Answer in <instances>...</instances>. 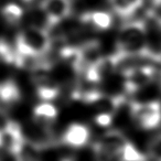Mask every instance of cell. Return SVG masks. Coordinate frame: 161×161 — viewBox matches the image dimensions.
I'll use <instances>...</instances> for the list:
<instances>
[{
	"label": "cell",
	"instance_id": "obj_1",
	"mask_svg": "<svg viewBox=\"0 0 161 161\" xmlns=\"http://www.w3.org/2000/svg\"><path fill=\"white\" fill-rule=\"evenodd\" d=\"M96 161H146V157L119 130H108L93 143Z\"/></svg>",
	"mask_w": 161,
	"mask_h": 161
},
{
	"label": "cell",
	"instance_id": "obj_2",
	"mask_svg": "<svg viewBox=\"0 0 161 161\" xmlns=\"http://www.w3.org/2000/svg\"><path fill=\"white\" fill-rule=\"evenodd\" d=\"M116 52L148 58V25L143 20H131L121 25L116 40Z\"/></svg>",
	"mask_w": 161,
	"mask_h": 161
},
{
	"label": "cell",
	"instance_id": "obj_3",
	"mask_svg": "<svg viewBox=\"0 0 161 161\" xmlns=\"http://www.w3.org/2000/svg\"><path fill=\"white\" fill-rule=\"evenodd\" d=\"M51 36L41 27H29L19 32L16 40V58H41L51 49Z\"/></svg>",
	"mask_w": 161,
	"mask_h": 161
},
{
	"label": "cell",
	"instance_id": "obj_4",
	"mask_svg": "<svg viewBox=\"0 0 161 161\" xmlns=\"http://www.w3.org/2000/svg\"><path fill=\"white\" fill-rule=\"evenodd\" d=\"M130 114L140 128L154 129L161 124V102H134L130 105Z\"/></svg>",
	"mask_w": 161,
	"mask_h": 161
},
{
	"label": "cell",
	"instance_id": "obj_5",
	"mask_svg": "<svg viewBox=\"0 0 161 161\" xmlns=\"http://www.w3.org/2000/svg\"><path fill=\"white\" fill-rule=\"evenodd\" d=\"M121 75L124 77L125 91L128 94H135L151 83L156 75V69L152 64L141 63L126 69Z\"/></svg>",
	"mask_w": 161,
	"mask_h": 161
},
{
	"label": "cell",
	"instance_id": "obj_6",
	"mask_svg": "<svg viewBox=\"0 0 161 161\" xmlns=\"http://www.w3.org/2000/svg\"><path fill=\"white\" fill-rule=\"evenodd\" d=\"M47 69L49 66L43 65L32 71V80L36 96L42 102H52L58 98L61 93L60 85Z\"/></svg>",
	"mask_w": 161,
	"mask_h": 161
},
{
	"label": "cell",
	"instance_id": "obj_7",
	"mask_svg": "<svg viewBox=\"0 0 161 161\" xmlns=\"http://www.w3.org/2000/svg\"><path fill=\"white\" fill-rule=\"evenodd\" d=\"M115 72H117V61L116 54L114 53L107 56L102 55L98 60L88 65L83 73L88 83L97 84L103 82Z\"/></svg>",
	"mask_w": 161,
	"mask_h": 161
},
{
	"label": "cell",
	"instance_id": "obj_8",
	"mask_svg": "<svg viewBox=\"0 0 161 161\" xmlns=\"http://www.w3.org/2000/svg\"><path fill=\"white\" fill-rule=\"evenodd\" d=\"M40 9L49 25H55L72 14L71 0H42Z\"/></svg>",
	"mask_w": 161,
	"mask_h": 161
},
{
	"label": "cell",
	"instance_id": "obj_9",
	"mask_svg": "<svg viewBox=\"0 0 161 161\" xmlns=\"http://www.w3.org/2000/svg\"><path fill=\"white\" fill-rule=\"evenodd\" d=\"M1 130V147L5 148L8 152L14 154L25 140L22 128L14 121H7Z\"/></svg>",
	"mask_w": 161,
	"mask_h": 161
},
{
	"label": "cell",
	"instance_id": "obj_10",
	"mask_svg": "<svg viewBox=\"0 0 161 161\" xmlns=\"http://www.w3.org/2000/svg\"><path fill=\"white\" fill-rule=\"evenodd\" d=\"M91 138V130L88 126L80 123H73L67 126L62 135V143L73 148H80L87 145Z\"/></svg>",
	"mask_w": 161,
	"mask_h": 161
},
{
	"label": "cell",
	"instance_id": "obj_11",
	"mask_svg": "<svg viewBox=\"0 0 161 161\" xmlns=\"http://www.w3.org/2000/svg\"><path fill=\"white\" fill-rule=\"evenodd\" d=\"M58 108L51 102H41L33 109V120L43 131H50L58 118Z\"/></svg>",
	"mask_w": 161,
	"mask_h": 161
},
{
	"label": "cell",
	"instance_id": "obj_12",
	"mask_svg": "<svg viewBox=\"0 0 161 161\" xmlns=\"http://www.w3.org/2000/svg\"><path fill=\"white\" fill-rule=\"evenodd\" d=\"M21 99V93L14 80L0 82V113L5 114L14 107Z\"/></svg>",
	"mask_w": 161,
	"mask_h": 161
},
{
	"label": "cell",
	"instance_id": "obj_13",
	"mask_svg": "<svg viewBox=\"0 0 161 161\" xmlns=\"http://www.w3.org/2000/svg\"><path fill=\"white\" fill-rule=\"evenodd\" d=\"M80 18V22L84 25L97 31H106L113 25V16L104 10H94V11L84 12Z\"/></svg>",
	"mask_w": 161,
	"mask_h": 161
},
{
	"label": "cell",
	"instance_id": "obj_14",
	"mask_svg": "<svg viewBox=\"0 0 161 161\" xmlns=\"http://www.w3.org/2000/svg\"><path fill=\"white\" fill-rule=\"evenodd\" d=\"M109 3L117 16L127 19L140 9L143 0H109Z\"/></svg>",
	"mask_w": 161,
	"mask_h": 161
},
{
	"label": "cell",
	"instance_id": "obj_15",
	"mask_svg": "<svg viewBox=\"0 0 161 161\" xmlns=\"http://www.w3.org/2000/svg\"><path fill=\"white\" fill-rule=\"evenodd\" d=\"M14 156L16 158V161H41L39 146L28 140L27 138Z\"/></svg>",
	"mask_w": 161,
	"mask_h": 161
},
{
	"label": "cell",
	"instance_id": "obj_16",
	"mask_svg": "<svg viewBox=\"0 0 161 161\" xmlns=\"http://www.w3.org/2000/svg\"><path fill=\"white\" fill-rule=\"evenodd\" d=\"M1 17L9 25H17L23 18V9L14 3H7L1 9Z\"/></svg>",
	"mask_w": 161,
	"mask_h": 161
},
{
	"label": "cell",
	"instance_id": "obj_17",
	"mask_svg": "<svg viewBox=\"0 0 161 161\" xmlns=\"http://www.w3.org/2000/svg\"><path fill=\"white\" fill-rule=\"evenodd\" d=\"M0 62L6 64H16V51L3 40H0Z\"/></svg>",
	"mask_w": 161,
	"mask_h": 161
},
{
	"label": "cell",
	"instance_id": "obj_18",
	"mask_svg": "<svg viewBox=\"0 0 161 161\" xmlns=\"http://www.w3.org/2000/svg\"><path fill=\"white\" fill-rule=\"evenodd\" d=\"M114 115L108 114V113H96L94 116V123L99 127H109L113 123Z\"/></svg>",
	"mask_w": 161,
	"mask_h": 161
},
{
	"label": "cell",
	"instance_id": "obj_19",
	"mask_svg": "<svg viewBox=\"0 0 161 161\" xmlns=\"http://www.w3.org/2000/svg\"><path fill=\"white\" fill-rule=\"evenodd\" d=\"M149 152L153 159L157 161L161 160V135L153 139L149 146Z\"/></svg>",
	"mask_w": 161,
	"mask_h": 161
},
{
	"label": "cell",
	"instance_id": "obj_20",
	"mask_svg": "<svg viewBox=\"0 0 161 161\" xmlns=\"http://www.w3.org/2000/svg\"><path fill=\"white\" fill-rule=\"evenodd\" d=\"M152 20H153L154 23L158 25L159 30H160V32H161V19H152Z\"/></svg>",
	"mask_w": 161,
	"mask_h": 161
},
{
	"label": "cell",
	"instance_id": "obj_21",
	"mask_svg": "<svg viewBox=\"0 0 161 161\" xmlns=\"http://www.w3.org/2000/svg\"><path fill=\"white\" fill-rule=\"evenodd\" d=\"M152 6H161V0H151Z\"/></svg>",
	"mask_w": 161,
	"mask_h": 161
},
{
	"label": "cell",
	"instance_id": "obj_22",
	"mask_svg": "<svg viewBox=\"0 0 161 161\" xmlns=\"http://www.w3.org/2000/svg\"><path fill=\"white\" fill-rule=\"evenodd\" d=\"M0 147H1V130H0Z\"/></svg>",
	"mask_w": 161,
	"mask_h": 161
},
{
	"label": "cell",
	"instance_id": "obj_23",
	"mask_svg": "<svg viewBox=\"0 0 161 161\" xmlns=\"http://www.w3.org/2000/svg\"><path fill=\"white\" fill-rule=\"evenodd\" d=\"M22 1H25V3H30V1H32V0H22Z\"/></svg>",
	"mask_w": 161,
	"mask_h": 161
},
{
	"label": "cell",
	"instance_id": "obj_24",
	"mask_svg": "<svg viewBox=\"0 0 161 161\" xmlns=\"http://www.w3.org/2000/svg\"><path fill=\"white\" fill-rule=\"evenodd\" d=\"M64 161H69V160H64Z\"/></svg>",
	"mask_w": 161,
	"mask_h": 161
},
{
	"label": "cell",
	"instance_id": "obj_25",
	"mask_svg": "<svg viewBox=\"0 0 161 161\" xmlns=\"http://www.w3.org/2000/svg\"><path fill=\"white\" fill-rule=\"evenodd\" d=\"M159 161H161V160H159Z\"/></svg>",
	"mask_w": 161,
	"mask_h": 161
}]
</instances>
